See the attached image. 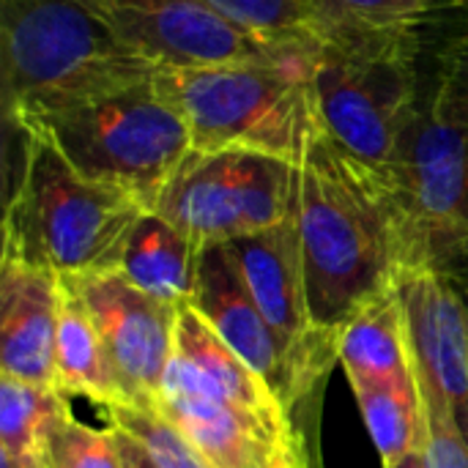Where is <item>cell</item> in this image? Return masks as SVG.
<instances>
[{"label": "cell", "instance_id": "21", "mask_svg": "<svg viewBox=\"0 0 468 468\" xmlns=\"http://www.w3.org/2000/svg\"><path fill=\"white\" fill-rule=\"evenodd\" d=\"M71 414V400L55 387L27 384L0 376V447L44 458L47 441L60 420Z\"/></svg>", "mask_w": 468, "mask_h": 468}, {"label": "cell", "instance_id": "15", "mask_svg": "<svg viewBox=\"0 0 468 468\" xmlns=\"http://www.w3.org/2000/svg\"><path fill=\"white\" fill-rule=\"evenodd\" d=\"M60 274L0 258V376L55 387Z\"/></svg>", "mask_w": 468, "mask_h": 468}, {"label": "cell", "instance_id": "13", "mask_svg": "<svg viewBox=\"0 0 468 468\" xmlns=\"http://www.w3.org/2000/svg\"><path fill=\"white\" fill-rule=\"evenodd\" d=\"M406 310L417 387L447 400L468 444V324L461 282L433 269L403 271L398 280Z\"/></svg>", "mask_w": 468, "mask_h": 468}, {"label": "cell", "instance_id": "22", "mask_svg": "<svg viewBox=\"0 0 468 468\" xmlns=\"http://www.w3.org/2000/svg\"><path fill=\"white\" fill-rule=\"evenodd\" d=\"M239 27L280 44V47H315L326 22L315 0H203Z\"/></svg>", "mask_w": 468, "mask_h": 468}, {"label": "cell", "instance_id": "31", "mask_svg": "<svg viewBox=\"0 0 468 468\" xmlns=\"http://www.w3.org/2000/svg\"><path fill=\"white\" fill-rule=\"evenodd\" d=\"M461 282V299H463V307H466V324H468V277L458 280Z\"/></svg>", "mask_w": 468, "mask_h": 468}, {"label": "cell", "instance_id": "10", "mask_svg": "<svg viewBox=\"0 0 468 468\" xmlns=\"http://www.w3.org/2000/svg\"><path fill=\"white\" fill-rule=\"evenodd\" d=\"M129 47L156 66L269 63L296 49L280 47L217 14L203 0H82Z\"/></svg>", "mask_w": 468, "mask_h": 468}, {"label": "cell", "instance_id": "18", "mask_svg": "<svg viewBox=\"0 0 468 468\" xmlns=\"http://www.w3.org/2000/svg\"><path fill=\"white\" fill-rule=\"evenodd\" d=\"M340 367L346 370L348 384L417 387L406 310L398 285L343 326Z\"/></svg>", "mask_w": 468, "mask_h": 468}, {"label": "cell", "instance_id": "3", "mask_svg": "<svg viewBox=\"0 0 468 468\" xmlns=\"http://www.w3.org/2000/svg\"><path fill=\"white\" fill-rule=\"evenodd\" d=\"M8 129L19 145L5 167L0 258L55 274L107 271L121 241L148 208L77 173L44 134L11 123Z\"/></svg>", "mask_w": 468, "mask_h": 468}, {"label": "cell", "instance_id": "26", "mask_svg": "<svg viewBox=\"0 0 468 468\" xmlns=\"http://www.w3.org/2000/svg\"><path fill=\"white\" fill-rule=\"evenodd\" d=\"M441 74L461 93V99L468 101V30L447 47L444 63H441Z\"/></svg>", "mask_w": 468, "mask_h": 468}, {"label": "cell", "instance_id": "6", "mask_svg": "<svg viewBox=\"0 0 468 468\" xmlns=\"http://www.w3.org/2000/svg\"><path fill=\"white\" fill-rule=\"evenodd\" d=\"M417 30L332 27L313 47V96L324 132L367 167L387 173L417 88Z\"/></svg>", "mask_w": 468, "mask_h": 468}, {"label": "cell", "instance_id": "8", "mask_svg": "<svg viewBox=\"0 0 468 468\" xmlns=\"http://www.w3.org/2000/svg\"><path fill=\"white\" fill-rule=\"evenodd\" d=\"M296 165L247 151H192L151 211L200 247L225 244L285 222L293 214Z\"/></svg>", "mask_w": 468, "mask_h": 468}, {"label": "cell", "instance_id": "32", "mask_svg": "<svg viewBox=\"0 0 468 468\" xmlns=\"http://www.w3.org/2000/svg\"><path fill=\"white\" fill-rule=\"evenodd\" d=\"M463 233H466V241H468V178H466V195H463Z\"/></svg>", "mask_w": 468, "mask_h": 468}, {"label": "cell", "instance_id": "16", "mask_svg": "<svg viewBox=\"0 0 468 468\" xmlns=\"http://www.w3.org/2000/svg\"><path fill=\"white\" fill-rule=\"evenodd\" d=\"M165 384L203 389L291 425L285 409L263 384V378L233 354V348L203 321V315L192 304H184L178 310L176 354L167 367Z\"/></svg>", "mask_w": 468, "mask_h": 468}, {"label": "cell", "instance_id": "19", "mask_svg": "<svg viewBox=\"0 0 468 468\" xmlns=\"http://www.w3.org/2000/svg\"><path fill=\"white\" fill-rule=\"evenodd\" d=\"M55 389L63 398H88L99 409L121 406L123 395L110 367L96 324L80 293L60 277V310L55 337Z\"/></svg>", "mask_w": 468, "mask_h": 468}, {"label": "cell", "instance_id": "14", "mask_svg": "<svg viewBox=\"0 0 468 468\" xmlns=\"http://www.w3.org/2000/svg\"><path fill=\"white\" fill-rule=\"evenodd\" d=\"M154 406L200 450L211 468H280L296 450L321 468L288 422L211 392L165 384Z\"/></svg>", "mask_w": 468, "mask_h": 468}, {"label": "cell", "instance_id": "12", "mask_svg": "<svg viewBox=\"0 0 468 468\" xmlns=\"http://www.w3.org/2000/svg\"><path fill=\"white\" fill-rule=\"evenodd\" d=\"M228 247L250 293L285 346L307 365L332 373L340 365V332H326L313 321L293 214L274 228L228 241Z\"/></svg>", "mask_w": 468, "mask_h": 468}, {"label": "cell", "instance_id": "4", "mask_svg": "<svg viewBox=\"0 0 468 468\" xmlns=\"http://www.w3.org/2000/svg\"><path fill=\"white\" fill-rule=\"evenodd\" d=\"M154 85L184 118L197 154L247 151L296 165L321 129L313 49L269 63L159 66Z\"/></svg>", "mask_w": 468, "mask_h": 468}, {"label": "cell", "instance_id": "29", "mask_svg": "<svg viewBox=\"0 0 468 468\" xmlns=\"http://www.w3.org/2000/svg\"><path fill=\"white\" fill-rule=\"evenodd\" d=\"M387 468H428V461H425V450H414L411 455H406L400 463Z\"/></svg>", "mask_w": 468, "mask_h": 468}, {"label": "cell", "instance_id": "28", "mask_svg": "<svg viewBox=\"0 0 468 468\" xmlns=\"http://www.w3.org/2000/svg\"><path fill=\"white\" fill-rule=\"evenodd\" d=\"M0 468H47V461L33 458V455H19V452L0 447Z\"/></svg>", "mask_w": 468, "mask_h": 468}, {"label": "cell", "instance_id": "25", "mask_svg": "<svg viewBox=\"0 0 468 468\" xmlns=\"http://www.w3.org/2000/svg\"><path fill=\"white\" fill-rule=\"evenodd\" d=\"M332 27H370V30H417L420 22L433 11L436 0H315ZM324 33V36H326Z\"/></svg>", "mask_w": 468, "mask_h": 468}, {"label": "cell", "instance_id": "2", "mask_svg": "<svg viewBox=\"0 0 468 468\" xmlns=\"http://www.w3.org/2000/svg\"><path fill=\"white\" fill-rule=\"evenodd\" d=\"M0 58L5 123L27 132L159 69L82 0H0Z\"/></svg>", "mask_w": 468, "mask_h": 468}, {"label": "cell", "instance_id": "30", "mask_svg": "<svg viewBox=\"0 0 468 468\" xmlns=\"http://www.w3.org/2000/svg\"><path fill=\"white\" fill-rule=\"evenodd\" d=\"M280 468H318V466H315L304 452H299V450H296V452H291V455L282 461V466Z\"/></svg>", "mask_w": 468, "mask_h": 468}, {"label": "cell", "instance_id": "27", "mask_svg": "<svg viewBox=\"0 0 468 468\" xmlns=\"http://www.w3.org/2000/svg\"><path fill=\"white\" fill-rule=\"evenodd\" d=\"M112 428V425H110ZM115 431V439H118V450H121V461H123V468H156V463L148 458V452L123 431L112 428Z\"/></svg>", "mask_w": 468, "mask_h": 468}, {"label": "cell", "instance_id": "11", "mask_svg": "<svg viewBox=\"0 0 468 468\" xmlns=\"http://www.w3.org/2000/svg\"><path fill=\"white\" fill-rule=\"evenodd\" d=\"M80 293L121 387V406H154L176 354L178 310L115 271L60 274Z\"/></svg>", "mask_w": 468, "mask_h": 468}, {"label": "cell", "instance_id": "9", "mask_svg": "<svg viewBox=\"0 0 468 468\" xmlns=\"http://www.w3.org/2000/svg\"><path fill=\"white\" fill-rule=\"evenodd\" d=\"M192 307L263 378L299 441L318 458V411L329 373L307 365L285 346L250 293L228 241L203 247Z\"/></svg>", "mask_w": 468, "mask_h": 468}, {"label": "cell", "instance_id": "20", "mask_svg": "<svg viewBox=\"0 0 468 468\" xmlns=\"http://www.w3.org/2000/svg\"><path fill=\"white\" fill-rule=\"evenodd\" d=\"M351 392L384 468L400 463L414 450H425L428 428L420 387L351 384Z\"/></svg>", "mask_w": 468, "mask_h": 468}, {"label": "cell", "instance_id": "1", "mask_svg": "<svg viewBox=\"0 0 468 468\" xmlns=\"http://www.w3.org/2000/svg\"><path fill=\"white\" fill-rule=\"evenodd\" d=\"M293 219L315 326H343L406 271V241L387 178L324 126L296 162Z\"/></svg>", "mask_w": 468, "mask_h": 468}, {"label": "cell", "instance_id": "24", "mask_svg": "<svg viewBox=\"0 0 468 468\" xmlns=\"http://www.w3.org/2000/svg\"><path fill=\"white\" fill-rule=\"evenodd\" d=\"M47 468H123L115 431L90 428L69 414L52 431L47 450Z\"/></svg>", "mask_w": 468, "mask_h": 468}, {"label": "cell", "instance_id": "7", "mask_svg": "<svg viewBox=\"0 0 468 468\" xmlns=\"http://www.w3.org/2000/svg\"><path fill=\"white\" fill-rule=\"evenodd\" d=\"M30 132L44 134L77 173L134 197L148 211L192 154L184 118L154 80L71 107Z\"/></svg>", "mask_w": 468, "mask_h": 468}, {"label": "cell", "instance_id": "17", "mask_svg": "<svg viewBox=\"0 0 468 468\" xmlns=\"http://www.w3.org/2000/svg\"><path fill=\"white\" fill-rule=\"evenodd\" d=\"M203 247L156 211H145L121 241L107 271L173 304H192Z\"/></svg>", "mask_w": 468, "mask_h": 468}, {"label": "cell", "instance_id": "23", "mask_svg": "<svg viewBox=\"0 0 468 468\" xmlns=\"http://www.w3.org/2000/svg\"><path fill=\"white\" fill-rule=\"evenodd\" d=\"M101 411L107 425L129 433L156 468H211L200 450L156 406H110Z\"/></svg>", "mask_w": 468, "mask_h": 468}, {"label": "cell", "instance_id": "5", "mask_svg": "<svg viewBox=\"0 0 468 468\" xmlns=\"http://www.w3.org/2000/svg\"><path fill=\"white\" fill-rule=\"evenodd\" d=\"M384 178L403 225L406 271L468 277V104L441 71L406 121Z\"/></svg>", "mask_w": 468, "mask_h": 468}]
</instances>
